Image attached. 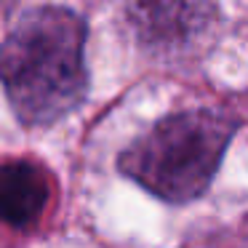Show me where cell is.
<instances>
[{
    "mask_svg": "<svg viewBox=\"0 0 248 248\" xmlns=\"http://www.w3.org/2000/svg\"><path fill=\"white\" fill-rule=\"evenodd\" d=\"M86 22L56 6L27 11L0 46V80L14 112L27 125L70 115L88 88Z\"/></svg>",
    "mask_w": 248,
    "mask_h": 248,
    "instance_id": "6da1fadb",
    "label": "cell"
},
{
    "mask_svg": "<svg viewBox=\"0 0 248 248\" xmlns=\"http://www.w3.org/2000/svg\"><path fill=\"white\" fill-rule=\"evenodd\" d=\"M237 123L224 112L189 109L152 125L118 157V168L168 203H189L208 189Z\"/></svg>",
    "mask_w": 248,
    "mask_h": 248,
    "instance_id": "7a4b0ae2",
    "label": "cell"
},
{
    "mask_svg": "<svg viewBox=\"0 0 248 248\" xmlns=\"http://www.w3.org/2000/svg\"><path fill=\"white\" fill-rule=\"evenodd\" d=\"M134 32L155 54H182L198 46L214 24L211 0H131Z\"/></svg>",
    "mask_w": 248,
    "mask_h": 248,
    "instance_id": "3957f363",
    "label": "cell"
},
{
    "mask_svg": "<svg viewBox=\"0 0 248 248\" xmlns=\"http://www.w3.org/2000/svg\"><path fill=\"white\" fill-rule=\"evenodd\" d=\"M51 198V184L35 163H8L0 168V219L14 230H27L40 219Z\"/></svg>",
    "mask_w": 248,
    "mask_h": 248,
    "instance_id": "277c9868",
    "label": "cell"
}]
</instances>
